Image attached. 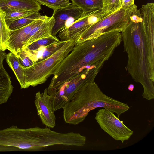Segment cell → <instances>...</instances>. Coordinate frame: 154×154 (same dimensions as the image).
Instances as JSON below:
<instances>
[{"mask_svg":"<svg viewBox=\"0 0 154 154\" xmlns=\"http://www.w3.org/2000/svg\"><path fill=\"white\" fill-rule=\"evenodd\" d=\"M141 22L130 21L121 32L124 50L128 57L126 69L143 88V97L154 98V14H142Z\"/></svg>","mask_w":154,"mask_h":154,"instance_id":"6da1fadb","label":"cell"},{"mask_svg":"<svg viewBox=\"0 0 154 154\" xmlns=\"http://www.w3.org/2000/svg\"><path fill=\"white\" fill-rule=\"evenodd\" d=\"M124 103L106 95L94 81L85 84L62 108L65 123L77 125L83 122L89 112L97 108L106 109L117 116L122 113Z\"/></svg>","mask_w":154,"mask_h":154,"instance_id":"7a4b0ae2","label":"cell"},{"mask_svg":"<svg viewBox=\"0 0 154 154\" xmlns=\"http://www.w3.org/2000/svg\"><path fill=\"white\" fill-rule=\"evenodd\" d=\"M76 40H69L48 57L36 62L28 68H23L24 77L23 89L43 84L53 75L54 70L70 52Z\"/></svg>","mask_w":154,"mask_h":154,"instance_id":"3957f363","label":"cell"},{"mask_svg":"<svg viewBox=\"0 0 154 154\" xmlns=\"http://www.w3.org/2000/svg\"><path fill=\"white\" fill-rule=\"evenodd\" d=\"M137 9L134 4L127 8L121 7L88 29L77 40L76 43L97 37L105 33L117 31L122 32L130 21V17Z\"/></svg>","mask_w":154,"mask_h":154,"instance_id":"277c9868","label":"cell"},{"mask_svg":"<svg viewBox=\"0 0 154 154\" xmlns=\"http://www.w3.org/2000/svg\"><path fill=\"white\" fill-rule=\"evenodd\" d=\"M102 67L100 66L85 69L57 88L48 93L51 97L54 111L62 108L83 86L94 81Z\"/></svg>","mask_w":154,"mask_h":154,"instance_id":"5b68a950","label":"cell"},{"mask_svg":"<svg viewBox=\"0 0 154 154\" xmlns=\"http://www.w3.org/2000/svg\"><path fill=\"white\" fill-rule=\"evenodd\" d=\"M95 119L105 132L116 140L123 143L133 135V131L120 121L114 113L102 108L96 113Z\"/></svg>","mask_w":154,"mask_h":154,"instance_id":"8992f818","label":"cell"},{"mask_svg":"<svg viewBox=\"0 0 154 154\" xmlns=\"http://www.w3.org/2000/svg\"><path fill=\"white\" fill-rule=\"evenodd\" d=\"M109 15L102 9L87 11L69 27L61 30L58 36L62 41H77L91 26Z\"/></svg>","mask_w":154,"mask_h":154,"instance_id":"52a82bcc","label":"cell"},{"mask_svg":"<svg viewBox=\"0 0 154 154\" xmlns=\"http://www.w3.org/2000/svg\"><path fill=\"white\" fill-rule=\"evenodd\" d=\"M88 11H89L73 3L70 4L65 8L53 10L52 16L55 21L52 30V35L56 36L61 30L69 27L74 22Z\"/></svg>","mask_w":154,"mask_h":154,"instance_id":"ba28073f","label":"cell"},{"mask_svg":"<svg viewBox=\"0 0 154 154\" xmlns=\"http://www.w3.org/2000/svg\"><path fill=\"white\" fill-rule=\"evenodd\" d=\"M49 17L46 15L42 16L24 27L16 30L10 31L9 38L6 43V49L17 57L18 53L23 49L30 31L35 27L42 23Z\"/></svg>","mask_w":154,"mask_h":154,"instance_id":"9c48e42d","label":"cell"},{"mask_svg":"<svg viewBox=\"0 0 154 154\" xmlns=\"http://www.w3.org/2000/svg\"><path fill=\"white\" fill-rule=\"evenodd\" d=\"M34 103L42 123L46 127L53 128L56 125V117L47 88L42 93L38 91L36 93Z\"/></svg>","mask_w":154,"mask_h":154,"instance_id":"30bf717a","label":"cell"},{"mask_svg":"<svg viewBox=\"0 0 154 154\" xmlns=\"http://www.w3.org/2000/svg\"><path fill=\"white\" fill-rule=\"evenodd\" d=\"M54 19L52 16L34 28L30 31L23 48L36 41L52 35Z\"/></svg>","mask_w":154,"mask_h":154,"instance_id":"8fae6325","label":"cell"},{"mask_svg":"<svg viewBox=\"0 0 154 154\" xmlns=\"http://www.w3.org/2000/svg\"><path fill=\"white\" fill-rule=\"evenodd\" d=\"M0 8L5 12L26 10L39 11L40 4L36 0H0Z\"/></svg>","mask_w":154,"mask_h":154,"instance_id":"7c38bea8","label":"cell"},{"mask_svg":"<svg viewBox=\"0 0 154 154\" xmlns=\"http://www.w3.org/2000/svg\"><path fill=\"white\" fill-rule=\"evenodd\" d=\"M67 41L59 40L47 46L41 47L35 51H26L29 58L35 63L44 60L51 56Z\"/></svg>","mask_w":154,"mask_h":154,"instance_id":"4fadbf2b","label":"cell"},{"mask_svg":"<svg viewBox=\"0 0 154 154\" xmlns=\"http://www.w3.org/2000/svg\"><path fill=\"white\" fill-rule=\"evenodd\" d=\"M13 89L11 77L3 67L0 69V105L8 101Z\"/></svg>","mask_w":154,"mask_h":154,"instance_id":"5bb4252c","label":"cell"},{"mask_svg":"<svg viewBox=\"0 0 154 154\" xmlns=\"http://www.w3.org/2000/svg\"><path fill=\"white\" fill-rule=\"evenodd\" d=\"M6 60L9 67L14 72L20 85L21 89H23L24 82V72L17 57L10 52L6 55Z\"/></svg>","mask_w":154,"mask_h":154,"instance_id":"9a60e30c","label":"cell"},{"mask_svg":"<svg viewBox=\"0 0 154 154\" xmlns=\"http://www.w3.org/2000/svg\"><path fill=\"white\" fill-rule=\"evenodd\" d=\"M6 12L0 8V50L6 49L7 42L9 38L10 30L5 21Z\"/></svg>","mask_w":154,"mask_h":154,"instance_id":"2e32d148","label":"cell"},{"mask_svg":"<svg viewBox=\"0 0 154 154\" xmlns=\"http://www.w3.org/2000/svg\"><path fill=\"white\" fill-rule=\"evenodd\" d=\"M38 11L26 10L11 11L6 12L5 21L8 26L14 21L32 15Z\"/></svg>","mask_w":154,"mask_h":154,"instance_id":"e0dca14e","label":"cell"},{"mask_svg":"<svg viewBox=\"0 0 154 154\" xmlns=\"http://www.w3.org/2000/svg\"><path fill=\"white\" fill-rule=\"evenodd\" d=\"M41 16L39 11L37 12L32 15L23 17L14 21L9 26V29L10 31L18 29L28 25Z\"/></svg>","mask_w":154,"mask_h":154,"instance_id":"ac0fdd59","label":"cell"},{"mask_svg":"<svg viewBox=\"0 0 154 154\" xmlns=\"http://www.w3.org/2000/svg\"><path fill=\"white\" fill-rule=\"evenodd\" d=\"M72 3L88 11L102 9V0H70Z\"/></svg>","mask_w":154,"mask_h":154,"instance_id":"d6986e66","label":"cell"},{"mask_svg":"<svg viewBox=\"0 0 154 154\" xmlns=\"http://www.w3.org/2000/svg\"><path fill=\"white\" fill-rule=\"evenodd\" d=\"M59 40L56 37L52 35L36 41L23 48L26 51H34L42 46H46Z\"/></svg>","mask_w":154,"mask_h":154,"instance_id":"ffe728a7","label":"cell"},{"mask_svg":"<svg viewBox=\"0 0 154 154\" xmlns=\"http://www.w3.org/2000/svg\"><path fill=\"white\" fill-rule=\"evenodd\" d=\"M40 5H45L55 10L67 7L70 4L69 0H36Z\"/></svg>","mask_w":154,"mask_h":154,"instance_id":"44dd1931","label":"cell"},{"mask_svg":"<svg viewBox=\"0 0 154 154\" xmlns=\"http://www.w3.org/2000/svg\"><path fill=\"white\" fill-rule=\"evenodd\" d=\"M102 9L110 14L120 8L122 7V0H102Z\"/></svg>","mask_w":154,"mask_h":154,"instance_id":"7402d4cb","label":"cell"},{"mask_svg":"<svg viewBox=\"0 0 154 154\" xmlns=\"http://www.w3.org/2000/svg\"><path fill=\"white\" fill-rule=\"evenodd\" d=\"M17 57L23 68H28L34 63L29 58L26 51L24 49L18 53Z\"/></svg>","mask_w":154,"mask_h":154,"instance_id":"603a6c76","label":"cell"},{"mask_svg":"<svg viewBox=\"0 0 154 154\" xmlns=\"http://www.w3.org/2000/svg\"><path fill=\"white\" fill-rule=\"evenodd\" d=\"M142 17L140 10L137 8L133 12L130 17V21L134 23L141 22Z\"/></svg>","mask_w":154,"mask_h":154,"instance_id":"cb8c5ba5","label":"cell"},{"mask_svg":"<svg viewBox=\"0 0 154 154\" xmlns=\"http://www.w3.org/2000/svg\"><path fill=\"white\" fill-rule=\"evenodd\" d=\"M135 0H122V7L123 8L129 7L134 4Z\"/></svg>","mask_w":154,"mask_h":154,"instance_id":"d4e9b609","label":"cell"},{"mask_svg":"<svg viewBox=\"0 0 154 154\" xmlns=\"http://www.w3.org/2000/svg\"><path fill=\"white\" fill-rule=\"evenodd\" d=\"M6 55L4 51L0 50V69L3 67V61L6 58Z\"/></svg>","mask_w":154,"mask_h":154,"instance_id":"484cf974","label":"cell"},{"mask_svg":"<svg viewBox=\"0 0 154 154\" xmlns=\"http://www.w3.org/2000/svg\"><path fill=\"white\" fill-rule=\"evenodd\" d=\"M134 88V85L133 84H131L129 85L128 87V89L129 91H132L133 90Z\"/></svg>","mask_w":154,"mask_h":154,"instance_id":"4316f807","label":"cell"}]
</instances>
